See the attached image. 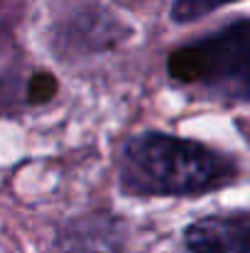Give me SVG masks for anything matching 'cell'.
<instances>
[{
	"label": "cell",
	"instance_id": "obj_3",
	"mask_svg": "<svg viewBox=\"0 0 250 253\" xmlns=\"http://www.w3.org/2000/svg\"><path fill=\"white\" fill-rule=\"evenodd\" d=\"M191 253H250V214L206 216L184 231Z\"/></svg>",
	"mask_w": 250,
	"mask_h": 253
},
{
	"label": "cell",
	"instance_id": "obj_2",
	"mask_svg": "<svg viewBox=\"0 0 250 253\" xmlns=\"http://www.w3.org/2000/svg\"><path fill=\"white\" fill-rule=\"evenodd\" d=\"M169 74L184 84H199L228 101H250V25L228 27L214 37L177 49Z\"/></svg>",
	"mask_w": 250,
	"mask_h": 253
},
{
	"label": "cell",
	"instance_id": "obj_1",
	"mask_svg": "<svg viewBox=\"0 0 250 253\" xmlns=\"http://www.w3.org/2000/svg\"><path fill=\"white\" fill-rule=\"evenodd\" d=\"M233 168L214 150L172 138L143 133L125 148V182L143 194H196L231 177Z\"/></svg>",
	"mask_w": 250,
	"mask_h": 253
},
{
	"label": "cell",
	"instance_id": "obj_4",
	"mask_svg": "<svg viewBox=\"0 0 250 253\" xmlns=\"http://www.w3.org/2000/svg\"><path fill=\"white\" fill-rule=\"evenodd\" d=\"M236 2V0H174L172 5V20L174 22H191V20H201L209 12Z\"/></svg>",
	"mask_w": 250,
	"mask_h": 253
}]
</instances>
